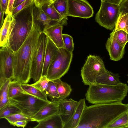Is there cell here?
Instances as JSON below:
<instances>
[{
  "mask_svg": "<svg viewBox=\"0 0 128 128\" xmlns=\"http://www.w3.org/2000/svg\"><path fill=\"white\" fill-rule=\"evenodd\" d=\"M128 110V104L122 102L86 105L76 128H106Z\"/></svg>",
  "mask_w": 128,
  "mask_h": 128,
  "instance_id": "1",
  "label": "cell"
},
{
  "mask_svg": "<svg viewBox=\"0 0 128 128\" xmlns=\"http://www.w3.org/2000/svg\"><path fill=\"white\" fill-rule=\"evenodd\" d=\"M41 33L34 23L23 44L18 50L13 52V80H17L21 84H27L31 79L32 60L38 38Z\"/></svg>",
  "mask_w": 128,
  "mask_h": 128,
  "instance_id": "2",
  "label": "cell"
},
{
  "mask_svg": "<svg viewBox=\"0 0 128 128\" xmlns=\"http://www.w3.org/2000/svg\"><path fill=\"white\" fill-rule=\"evenodd\" d=\"M34 2L13 17L15 24L10 35L8 46L14 52L24 42L34 24Z\"/></svg>",
  "mask_w": 128,
  "mask_h": 128,
  "instance_id": "3",
  "label": "cell"
},
{
  "mask_svg": "<svg viewBox=\"0 0 128 128\" xmlns=\"http://www.w3.org/2000/svg\"><path fill=\"white\" fill-rule=\"evenodd\" d=\"M88 86L85 94L86 99L93 104L122 102L128 90V85L122 82L115 85L95 83Z\"/></svg>",
  "mask_w": 128,
  "mask_h": 128,
  "instance_id": "4",
  "label": "cell"
},
{
  "mask_svg": "<svg viewBox=\"0 0 128 128\" xmlns=\"http://www.w3.org/2000/svg\"><path fill=\"white\" fill-rule=\"evenodd\" d=\"M10 104L30 118L51 101L44 100L24 92L10 99Z\"/></svg>",
  "mask_w": 128,
  "mask_h": 128,
  "instance_id": "5",
  "label": "cell"
},
{
  "mask_svg": "<svg viewBox=\"0 0 128 128\" xmlns=\"http://www.w3.org/2000/svg\"><path fill=\"white\" fill-rule=\"evenodd\" d=\"M73 57L72 52L65 48H59L48 68L46 76L50 80L60 78L68 70Z\"/></svg>",
  "mask_w": 128,
  "mask_h": 128,
  "instance_id": "6",
  "label": "cell"
},
{
  "mask_svg": "<svg viewBox=\"0 0 128 128\" xmlns=\"http://www.w3.org/2000/svg\"><path fill=\"white\" fill-rule=\"evenodd\" d=\"M106 70L100 57L89 55L81 69L80 76L82 82L84 85L88 86L95 83L96 78Z\"/></svg>",
  "mask_w": 128,
  "mask_h": 128,
  "instance_id": "7",
  "label": "cell"
},
{
  "mask_svg": "<svg viewBox=\"0 0 128 128\" xmlns=\"http://www.w3.org/2000/svg\"><path fill=\"white\" fill-rule=\"evenodd\" d=\"M119 14L118 5L101 2L95 20L101 26L112 30L115 27Z\"/></svg>",
  "mask_w": 128,
  "mask_h": 128,
  "instance_id": "8",
  "label": "cell"
},
{
  "mask_svg": "<svg viewBox=\"0 0 128 128\" xmlns=\"http://www.w3.org/2000/svg\"><path fill=\"white\" fill-rule=\"evenodd\" d=\"M47 37L42 32L38 40L31 65L30 78L36 82L42 76L44 60Z\"/></svg>",
  "mask_w": 128,
  "mask_h": 128,
  "instance_id": "9",
  "label": "cell"
},
{
  "mask_svg": "<svg viewBox=\"0 0 128 128\" xmlns=\"http://www.w3.org/2000/svg\"><path fill=\"white\" fill-rule=\"evenodd\" d=\"M13 53L8 46L0 48V88L7 80L13 79Z\"/></svg>",
  "mask_w": 128,
  "mask_h": 128,
  "instance_id": "10",
  "label": "cell"
},
{
  "mask_svg": "<svg viewBox=\"0 0 128 128\" xmlns=\"http://www.w3.org/2000/svg\"><path fill=\"white\" fill-rule=\"evenodd\" d=\"M67 16L88 18L94 14L93 8L86 0H68Z\"/></svg>",
  "mask_w": 128,
  "mask_h": 128,
  "instance_id": "11",
  "label": "cell"
},
{
  "mask_svg": "<svg viewBox=\"0 0 128 128\" xmlns=\"http://www.w3.org/2000/svg\"><path fill=\"white\" fill-rule=\"evenodd\" d=\"M114 29L110 33V37L106 44L111 60L117 61L123 58L125 52V47L121 46L116 40L114 34Z\"/></svg>",
  "mask_w": 128,
  "mask_h": 128,
  "instance_id": "12",
  "label": "cell"
},
{
  "mask_svg": "<svg viewBox=\"0 0 128 128\" xmlns=\"http://www.w3.org/2000/svg\"><path fill=\"white\" fill-rule=\"evenodd\" d=\"M63 25L58 22L47 26L43 29L44 33L58 48H64L62 32Z\"/></svg>",
  "mask_w": 128,
  "mask_h": 128,
  "instance_id": "13",
  "label": "cell"
},
{
  "mask_svg": "<svg viewBox=\"0 0 128 128\" xmlns=\"http://www.w3.org/2000/svg\"><path fill=\"white\" fill-rule=\"evenodd\" d=\"M56 101L58 103V114L62 119L64 126L72 116L78 102L71 98L60 100Z\"/></svg>",
  "mask_w": 128,
  "mask_h": 128,
  "instance_id": "14",
  "label": "cell"
},
{
  "mask_svg": "<svg viewBox=\"0 0 128 128\" xmlns=\"http://www.w3.org/2000/svg\"><path fill=\"white\" fill-rule=\"evenodd\" d=\"M58 103L56 101H51L36 114L30 118V121L39 122L54 114H58Z\"/></svg>",
  "mask_w": 128,
  "mask_h": 128,
  "instance_id": "15",
  "label": "cell"
},
{
  "mask_svg": "<svg viewBox=\"0 0 128 128\" xmlns=\"http://www.w3.org/2000/svg\"><path fill=\"white\" fill-rule=\"evenodd\" d=\"M15 22L12 14H8L0 29V48L8 46L9 36Z\"/></svg>",
  "mask_w": 128,
  "mask_h": 128,
  "instance_id": "16",
  "label": "cell"
},
{
  "mask_svg": "<svg viewBox=\"0 0 128 128\" xmlns=\"http://www.w3.org/2000/svg\"><path fill=\"white\" fill-rule=\"evenodd\" d=\"M47 37L44 60L42 76H46L49 66L57 54L59 48Z\"/></svg>",
  "mask_w": 128,
  "mask_h": 128,
  "instance_id": "17",
  "label": "cell"
},
{
  "mask_svg": "<svg viewBox=\"0 0 128 128\" xmlns=\"http://www.w3.org/2000/svg\"><path fill=\"white\" fill-rule=\"evenodd\" d=\"M33 13L34 22L41 33L45 27L58 22L50 18L44 12L41 8H37L34 5Z\"/></svg>",
  "mask_w": 128,
  "mask_h": 128,
  "instance_id": "18",
  "label": "cell"
},
{
  "mask_svg": "<svg viewBox=\"0 0 128 128\" xmlns=\"http://www.w3.org/2000/svg\"><path fill=\"white\" fill-rule=\"evenodd\" d=\"M86 106L85 98L80 99L78 102L72 116L64 124L63 128H76L79 123L82 115Z\"/></svg>",
  "mask_w": 128,
  "mask_h": 128,
  "instance_id": "19",
  "label": "cell"
},
{
  "mask_svg": "<svg viewBox=\"0 0 128 128\" xmlns=\"http://www.w3.org/2000/svg\"><path fill=\"white\" fill-rule=\"evenodd\" d=\"M118 74H114L107 70L96 79L95 83L110 85H115L121 83Z\"/></svg>",
  "mask_w": 128,
  "mask_h": 128,
  "instance_id": "20",
  "label": "cell"
},
{
  "mask_svg": "<svg viewBox=\"0 0 128 128\" xmlns=\"http://www.w3.org/2000/svg\"><path fill=\"white\" fill-rule=\"evenodd\" d=\"M34 128H63L64 124L58 114L40 121Z\"/></svg>",
  "mask_w": 128,
  "mask_h": 128,
  "instance_id": "21",
  "label": "cell"
},
{
  "mask_svg": "<svg viewBox=\"0 0 128 128\" xmlns=\"http://www.w3.org/2000/svg\"><path fill=\"white\" fill-rule=\"evenodd\" d=\"M41 8L45 14L52 20L59 22L63 26L67 24L63 20L61 16L55 9L52 2L44 4Z\"/></svg>",
  "mask_w": 128,
  "mask_h": 128,
  "instance_id": "22",
  "label": "cell"
},
{
  "mask_svg": "<svg viewBox=\"0 0 128 128\" xmlns=\"http://www.w3.org/2000/svg\"><path fill=\"white\" fill-rule=\"evenodd\" d=\"M53 81L56 86L59 96L58 100L66 98L70 94L72 91L70 85L62 81L60 78Z\"/></svg>",
  "mask_w": 128,
  "mask_h": 128,
  "instance_id": "23",
  "label": "cell"
},
{
  "mask_svg": "<svg viewBox=\"0 0 128 128\" xmlns=\"http://www.w3.org/2000/svg\"><path fill=\"white\" fill-rule=\"evenodd\" d=\"M52 3L63 20L67 24L68 0H54L52 2Z\"/></svg>",
  "mask_w": 128,
  "mask_h": 128,
  "instance_id": "24",
  "label": "cell"
},
{
  "mask_svg": "<svg viewBox=\"0 0 128 128\" xmlns=\"http://www.w3.org/2000/svg\"><path fill=\"white\" fill-rule=\"evenodd\" d=\"M12 80L11 79L7 80L0 88V110L10 103L8 90L10 82Z\"/></svg>",
  "mask_w": 128,
  "mask_h": 128,
  "instance_id": "25",
  "label": "cell"
},
{
  "mask_svg": "<svg viewBox=\"0 0 128 128\" xmlns=\"http://www.w3.org/2000/svg\"><path fill=\"white\" fill-rule=\"evenodd\" d=\"M21 86L26 93L44 100L49 101L48 100L47 96L44 91H40L31 84H21Z\"/></svg>",
  "mask_w": 128,
  "mask_h": 128,
  "instance_id": "26",
  "label": "cell"
},
{
  "mask_svg": "<svg viewBox=\"0 0 128 128\" xmlns=\"http://www.w3.org/2000/svg\"><path fill=\"white\" fill-rule=\"evenodd\" d=\"M128 110L116 119L106 128H128Z\"/></svg>",
  "mask_w": 128,
  "mask_h": 128,
  "instance_id": "27",
  "label": "cell"
},
{
  "mask_svg": "<svg viewBox=\"0 0 128 128\" xmlns=\"http://www.w3.org/2000/svg\"><path fill=\"white\" fill-rule=\"evenodd\" d=\"M21 84L16 80H14L10 82L8 90V96L10 99L24 92L21 86Z\"/></svg>",
  "mask_w": 128,
  "mask_h": 128,
  "instance_id": "28",
  "label": "cell"
},
{
  "mask_svg": "<svg viewBox=\"0 0 128 128\" xmlns=\"http://www.w3.org/2000/svg\"><path fill=\"white\" fill-rule=\"evenodd\" d=\"M44 92L47 96L50 98L52 101H56L58 100L59 96L53 81H49Z\"/></svg>",
  "mask_w": 128,
  "mask_h": 128,
  "instance_id": "29",
  "label": "cell"
},
{
  "mask_svg": "<svg viewBox=\"0 0 128 128\" xmlns=\"http://www.w3.org/2000/svg\"><path fill=\"white\" fill-rule=\"evenodd\" d=\"M128 13L121 15L119 14L114 29L115 31L122 30L128 33Z\"/></svg>",
  "mask_w": 128,
  "mask_h": 128,
  "instance_id": "30",
  "label": "cell"
},
{
  "mask_svg": "<svg viewBox=\"0 0 128 128\" xmlns=\"http://www.w3.org/2000/svg\"><path fill=\"white\" fill-rule=\"evenodd\" d=\"M20 112L17 108L9 104L0 110V119L5 118L12 114Z\"/></svg>",
  "mask_w": 128,
  "mask_h": 128,
  "instance_id": "31",
  "label": "cell"
},
{
  "mask_svg": "<svg viewBox=\"0 0 128 128\" xmlns=\"http://www.w3.org/2000/svg\"><path fill=\"white\" fill-rule=\"evenodd\" d=\"M114 34L118 42L122 46L125 47L128 42V33L122 30H114Z\"/></svg>",
  "mask_w": 128,
  "mask_h": 128,
  "instance_id": "32",
  "label": "cell"
},
{
  "mask_svg": "<svg viewBox=\"0 0 128 128\" xmlns=\"http://www.w3.org/2000/svg\"><path fill=\"white\" fill-rule=\"evenodd\" d=\"M11 125L14 123L20 121L26 120L30 121V118L21 112L15 113L5 118Z\"/></svg>",
  "mask_w": 128,
  "mask_h": 128,
  "instance_id": "33",
  "label": "cell"
},
{
  "mask_svg": "<svg viewBox=\"0 0 128 128\" xmlns=\"http://www.w3.org/2000/svg\"><path fill=\"white\" fill-rule=\"evenodd\" d=\"M62 36L64 48L69 52H72L74 44L72 37L66 34H62Z\"/></svg>",
  "mask_w": 128,
  "mask_h": 128,
  "instance_id": "34",
  "label": "cell"
},
{
  "mask_svg": "<svg viewBox=\"0 0 128 128\" xmlns=\"http://www.w3.org/2000/svg\"><path fill=\"white\" fill-rule=\"evenodd\" d=\"M49 80L46 76H42L38 80L31 85L40 91L44 92Z\"/></svg>",
  "mask_w": 128,
  "mask_h": 128,
  "instance_id": "35",
  "label": "cell"
},
{
  "mask_svg": "<svg viewBox=\"0 0 128 128\" xmlns=\"http://www.w3.org/2000/svg\"><path fill=\"white\" fill-rule=\"evenodd\" d=\"M33 0H26L15 8H13L12 14L13 17L20 11L29 6L33 2Z\"/></svg>",
  "mask_w": 128,
  "mask_h": 128,
  "instance_id": "36",
  "label": "cell"
},
{
  "mask_svg": "<svg viewBox=\"0 0 128 128\" xmlns=\"http://www.w3.org/2000/svg\"><path fill=\"white\" fill-rule=\"evenodd\" d=\"M118 6L120 14L123 15L128 13V0H122Z\"/></svg>",
  "mask_w": 128,
  "mask_h": 128,
  "instance_id": "37",
  "label": "cell"
},
{
  "mask_svg": "<svg viewBox=\"0 0 128 128\" xmlns=\"http://www.w3.org/2000/svg\"><path fill=\"white\" fill-rule=\"evenodd\" d=\"M34 5L37 8H41L44 4L52 2L50 0H33Z\"/></svg>",
  "mask_w": 128,
  "mask_h": 128,
  "instance_id": "38",
  "label": "cell"
},
{
  "mask_svg": "<svg viewBox=\"0 0 128 128\" xmlns=\"http://www.w3.org/2000/svg\"><path fill=\"white\" fill-rule=\"evenodd\" d=\"M9 0H0V4L3 13L6 11L8 6Z\"/></svg>",
  "mask_w": 128,
  "mask_h": 128,
  "instance_id": "39",
  "label": "cell"
},
{
  "mask_svg": "<svg viewBox=\"0 0 128 128\" xmlns=\"http://www.w3.org/2000/svg\"><path fill=\"white\" fill-rule=\"evenodd\" d=\"M28 121L26 120H21L15 122L12 124V125L18 127H25L27 125Z\"/></svg>",
  "mask_w": 128,
  "mask_h": 128,
  "instance_id": "40",
  "label": "cell"
},
{
  "mask_svg": "<svg viewBox=\"0 0 128 128\" xmlns=\"http://www.w3.org/2000/svg\"><path fill=\"white\" fill-rule=\"evenodd\" d=\"M15 0H9L8 6L7 9L5 13L6 15L8 13L12 14V12L13 9V5Z\"/></svg>",
  "mask_w": 128,
  "mask_h": 128,
  "instance_id": "41",
  "label": "cell"
},
{
  "mask_svg": "<svg viewBox=\"0 0 128 128\" xmlns=\"http://www.w3.org/2000/svg\"><path fill=\"white\" fill-rule=\"evenodd\" d=\"M122 0H101V2H108L109 3L119 5Z\"/></svg>",
  "mask_w": 128,
  "mask_h": 128,
  "instance_id": "42",
  "label": "cell"
},
{
  "mask_svg": "<svg viewBox=\"0 0 128 128\" xmlns=\"http://www.w3.org/2000/svg\"><path fill=\"white\" fill-rule=\"evenodd\" d=\"M0 4V29L2 27L4 22V16Z\"/></svg>",
  "mask_w": 128,
  "mask_h": 128,
  "instance_id": "43",
  "label": "cell"
},
{
  "mask_svg": "<svg viewBox=\"0 0 128 128\" xmlns=\"http://www.w3.org/2000/svg\"><path fill=\"white\" fill-rule=\"evenodd\" d=\"M26 0H15L13 5V8L17 6Z\"/></svg>",
  "mask_w": 128,
  "mask_h": 128,
  "instance_id": "44",
  "label": "cell"
},
{
  "mask_svg": "<svg viewBox=\"0 0 128 128\" xmlns=\"http://www.w3.org/2000/svg\"><path fill=\"white\" fill-rule=\"evenodd\" d=\"M52 2L54 0H50Z\"/></svg>",
  "mask_w": 128,
  "mask_h": 128,
  "instance_id": "45",
  "label": "cell"
}]
</instances>
